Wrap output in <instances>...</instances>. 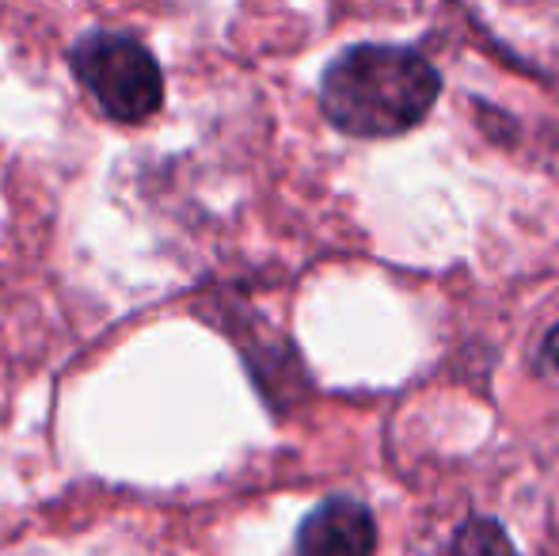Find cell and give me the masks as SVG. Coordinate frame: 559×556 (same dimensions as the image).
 <instances>
[{
    "label": "cell",
    "mask_w": 559,
    "mask_h": 556,
    "mask_svg": "<svg viewBox=\"0 0 559 556\" xmlns=\"http://www.w3.org/2000/svg\"><path fill=\"white\" fill-rule=\"evenodd\" d=\"M442 96V76L415 46L358 43L320 76V111L350 138H400Z\"/></svg>",
    "instance_id": "cell-1"
},
{
    "label": "cell",
    "mask_w": 559,
    "mask_h": 556,
    "mask_svg": "<svg viewBox=\"0 0 559 556\" xmlns=\"http://www.w3.org/2000/svg\"><path fill=\"white\" fill-rule=\"evenodd\" d=\"M73 69L107 119L133 127L160 111L164 73L141 38L122 31H92L73 46Z\"/></svg>",
    "instance_id": "cell-2"
},
{
    "label": "cell",
    "mask_w": 559,
    "mask_h": 556,
    "mask_svg": "<svg viewBox=\"0 0 559 556\" xmlns=\"http://www.w3.org/2000/svg\"><path fill=\"white\" fill-rule=\"evenodd\" d=\"M301 556H373L377 553V519L361 499L332 496L305 514L297 530Z\"/></svg>",
    "instance_id": "cell-3"
},
{
    "label": "cell",
    "mask_w": 559,
    "mask_h": 556,
    "mask_svg": "<svg viewBox=\"0 0 559 556\" xmlns=\"http://www.w3.org/2000/svg\"><path fill=\"white\" fill-rule=\"evenodd\" d=\"M442 556H518V553H514V542L507 537V530L495 519L479 514V519H464L461 527L453 530Z\"/></svg>",
    "instance_id": "cell-4"
},
{
    "label": "cell",
    "mask_w": 559,
    "mask_h": 556,
    "mask_svg": "<svg viewBox=\"0 0 559 556\" xmlns=\"http://www.w3.org/2000/svg\"><path fill=\"white\" fill-rule=\"evenodd\" d=\"M540 363H545L548 370L559 374V324L545 335V347H540Z\"/></svg>",
    "instance_id": "cell-5"
}]
</instances>
